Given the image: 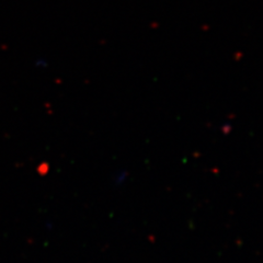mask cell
I'll return each instance as SVG.
<instances>
[]
</instances>
